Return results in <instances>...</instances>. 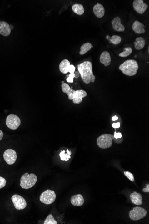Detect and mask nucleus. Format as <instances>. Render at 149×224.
<instances>
[{
    "mask_svg": "<svg viewBox=\"0 0 149 224\" xmlns=\"http://www.w3.org/2000/svg\"><path fill=\"white\" fill-rule=\"evenodd\" d=\"M67 154L65 153V151H62L60 152L59 154L60 159L62 161H69L70 158H71V152L69 151L68 149L67 150Z\"/></svg>",
    "mask_w": 149,
    "mask_h": 224,
    "instance_id": "obj_25",
    "label": "nucleus"
},
{
    "mask_svg": "<svg viewBox=\"0 0 149 224\" xmlns=\"http://www.w3.org/2000/svg\"><path fill=\"white\" fill-rule=\"evenodd\" d=\"M87 95V93L84 90H76L73 94V102L75 104H80L83 101V98Z\"/></svg>",
    "mask_w": 149,
    "mask_h": 224,
    "instance_id": "obj_11",
    "label": "nucleus"
},
{
    "mask_svg": "<svg viewBox=\"0 0 149 224\" xmlns=\"http://www.w3.org/2000/svg\"><path fill=\"white\" fill-rule=\"evenodd\" d=\"M93 48V46L90 43H86L82 45L81 47V51L80 52V55H83L90 50L91 48Z\"/></svg>",
    "mask_w": 149,
    "mask_h": 224,
    "instance_id": "obj_24",
    "label": "nucleus"
},
{
    "mask_svg": "<svg viewBox=\"0 0 149 224\" xmlns=\"http://www.w3.org/2000/svg\"><path fill=\"white\" fill-rule=\"evenodd\" d=\"M93 11L95 16L98 18H102L105 15V10L103 5L97 3L94 6Z\"/></svg>",
    "mask_w": 149,
    "mask_h": 224,
    "instance_id": "obj_15",
    "label": "nucleus"
},
{
    "mask_svg": "<svg viewBox=\"0 0 149 224\" xmlns=\"http://www.w3.org/2000/svg\"><path fill=\"white\" fill-rule=\"evenodd\" d=\"M14 207L17 210H22L27 207V204L26 200L22 196L18 195H14L11 198Z\"/></svg>",
    "mask_w": 149,
    "mask_h": 224,
    "instance_id": "obj_8",
    "label": "nucleus"
},
{
    "mask_svg": "<svg viewBox=\"0 0 149 224\" xmlns=\"http://www.w3.org/2000/svg\"><path fill=\"white\" fill-rule=\"evenodd\" d=\"M111 23L112 28L116 32H123L125 31V26L121 23V20L119 17L114 18Z\"/></svg>",
    "mask_w": 149,
    "mask_h": 224,
    "instance_id": "obj_12",
    "label": "nucleus"
},
{
    "mask_svg": "<svg viewBox=\"0 0 149 224\" xmlns=\"http://www.w3.org/2000/svg\"><path fill=\"white\" fill-rule=\"evenodd\" d=\"M100 62L104 64L105 66L107 67L110 65L111 64V58L110 54L108 52L105 51L101 54L100 57Z\"/></svg>",
    "mask_w": 149,
    "mask_h": 224,
    "instance_id": "obj_14",
    "label": "nucleus"
},
{
    "mask_svg": "<svg viewBox=\"0 0 149 224\" xmlns=\"http://www.w3.org/2000/svg\"><path fill=\"white\" fill-rule=\"evenodd\" d=\"M44 224H57V222L55 220L52 214H50L45 221Z\"/></svg>",
    "mask_w": 149,
    "mask_h": 224,
    "instance_id": "obj_27",
    "label": "nucleus"
},
{
    "mask_svg": "<svg viewBox=\"0 0 149 224\" xmlns=\"http://www.w3.org/2000/svg\"><path fill=\"white\" fill-rule=\"evenodd\" d=\"M75 78L76 79H78L80 76V73L77 71H75L74 72Z\"/></svg>",
    "mask_w": 149,
    "mask_h": 224,
    "instance_id": "obj_35",
    "label": "nucleus"
},
{
    "mask_svg": "<svg viewBox=\"0 0 149 224\" xmlns=\"http://www.w3.org/2000/svg\"><path fill=\"white\" fill-rule=\"evenodd\" d=\"M145 28V26L144 25L138 21H135L132 25V29L136 34H141L144 33L146 32Z\"/></svg>",
    "mask_w": 149,
    "mask_h": 224,
    "instance_id": "obj_16",
    "label": "nucleus"
},
{
    "mask_svg": "<svg viewBox=\"0 0 149 224\" xmlns=\"http://www.w3.org/2000/svg\"><path fill=\"white\" fill-rule=\"evenodd\" d=\"M130 198L131 201L134 205H142V197L140 193L134 191L133 193L131 194L130 196Z\"/></svg>",
    "mask_w": 149,
    "mask_h": 224,
    "instance_id": "obj_18",
    "label": "nucleus"
},
{
    "mask_svg": "<svg viewBox=\"0 0 149 224\" xmlns=\"http://www.w3.org/2000/svg\"><path fill=\"white\" fill-rule=\"evenodd\" d=\"M75 69H76V67L73 64H70L68 68V72L70 74L74 73Z\"/></svg>",
    "mask_w": 149,
    "mask_h": 224,
    "instance_id": "obj_30",
    "label": "nucleus"
},
{
    "mask_svg": "<svg viewBox=\"0 0 149 224\" xmlns=\"http://www.w3.org/2000/svg\"><path fill=\"white\" fill-rule=\"evenodd\" d=\"M70 65V62L67 59H64L60 62L59 64V70L63 74H67L68 72V68Z\"/></svg>",
    "mask_w": 149,
    "mask_h": 224,
    "instance_id": "obj_20",
    "label": "nucleus"
},
{
    "mask_svg": "<svg viewBox=\"0 0 149 224\" xmlns=\"http://www.w3.org/2000/svg\"><path fill=\"white\" fill-rule=\"evenodd\" d=\"M3 136H4V134H3L2 131V130H0V140L2 139Z\"/></svg>",
    "mask_w": 149,
    "mask_h": 224,
    "instance_id": "obj_36",
    "label": "nucleus"
},
{
    "mask_svg": "<svg viewBox=\"0 0 149 224\" xmlns=\"http://www.w3.org/2000/svg\"><path fill=\"white\" fill-rule=\"evenodd\" d=\"M61 88H62V92L67 94L68 99L70 100H72L73 94L75 92V90L71 88L68 84L65 83H62L61 85Z\"/></svg>",
    "mask_w": 149,
    "mask_h": 224,
    "instance_id": "obj_19",
    "label": "nucleus"
},
{
    "mask_svg": "<svg viewBox=\"0 0 149 224\" xmlns=\"http://www.w3.org/2000/svg\"><path fill=\"white\" fill-rule=\"evenodd\" d=\"M11 29L9 25L5 21H0V35L8 36L11 33Z\"/></svg>",
    "mask_w": 149,
    "mask_h": 224,
    "instance_id": "obj_13",
    "label": "nucleus"
},
{
    "mask_svg": "<svg viewBox=\"0 0 149 224\" xmlns=\"http://www.w3.org/2000/svg\"><path fill=\"white\" fill-rule=\"evenodd\" d=\"M66 80L67 82H69V83H73L74 81L73 78H72L71 77H67Z\"/></svg>",
    "mask_w": 149,
    "mask_h": 224,
    "instance_id": "obj_34",
    "label": "nucleus"
},
{
    "mask_svg": "<svg viewBox=\"0 0 149 224\" xmlns=\"http://www.w3.org/2000/svg\"><path fill=\"white\" fill-rule=\"evenodd\" d=\"M78 70L81 79L85 84L95 82L96 77L94 75L92 64L89 61H84L78 65Z\"/></svg>",
    "mask_w": 149,
    "mask_h": 224,
    "instance_id": "obj_1",
    "label": "nucleus"
},
{
    "mask_svg": "<svg viewBox=\"0 0 149 224\" xmlns=\"http://www.w3.org/2000/svg\"><path fill=\"white\" fill-rule=\"evenodd\" d=\"M138 68V63L134 60H126L119 67V69L122 71L124 74L130 77L135 75L137 74Z\"/></svg>",
    "mask_w": 149,
    "mask_h": 224,
    "instance_id": "obj_2",
    "label": "nucleus"
},
{
    "mask_svg": "<svg viewBox=\"0 0 149 224\" xmlns=\"http://www.w3.org/2000/svg\"><path fill=\"white\" fill-rule=\"evenodd\" d=\"M56 199V194L54 191L47 190L40 195L39 199L40 201L45 205H50L55 202Z\"/></svg>",
    "mask_w": 149,
    "mask_h": 224,
    "instance_id": "obj_5",
    "label": "nucleus"
},
{
    "mask_svg": "<svg viewBox=\"0 0 149 224\" xmlns=\"http://www.w3.org/2000/svg\"><path fill=\"white\" fill-rule=\"evenodd\" d=\"M124 173L125 176H126L127 177V178H128L129 180H131V181H132V182H134V178L133 174L130 172L128 171H125Z\"/></svg>",
    "mask_w": 149,
    "mask_h": 224,
    "instance_id": "obj_28",
    "label": "nucleus"
},
{
    "mask_svg": "<svg viewBox=\"0 0 149 224\" xmlns=\"http://www.w3.org/2000/svg\"><path fill=\"white\" fill-rule=\"evenodd\" d=\"M143 192H149V184H147L146 185V187L145 188H143Z\"/></svg>",
    "mask_w": 149,
    "mask_h": 224,
    "instance_id": "obj_33",
    "label": "nucleus"
},
{
    "mask_svg": "<svg viewBox=\"0 0 149 224\" xmlns=\"http://www.w3.org/2000/svg\"><path fill=\"white\" fill-rule=\"evenodd\" d=\"M37 178L35 174L26 173L22 176L20 180V186L23 189H28L34 186Z\"/></svg>",
    "mask_w": 149,
    "mask_h": 224,
    "instance_id": "obj_3",
    "label": "nucleus"
},
{
    "mask_svg": "<svg viewBox=\"0 0 149 224\" xmlns=\"http://www.w3.org/2000/svg\"><path fill=\"white\" fill-rule=\"evenodd\" d=\"M133 6L134 10L139 14L144 13L148 7V6L144 3L143 0H134Z\"/></svg>",
    "mask_w": 149,
    "mask_h": 224,
    "instance_id": "obj_10",
    "label": "nucleus"
},
{
    "mask_svg": "<svg viewBox=\"0 0 149 224\" xmlns=\"http://www.w3.org/2000/svg\"><path fill=\"white\" fill-rule=\"evenodd\" d=\"M9 27H10V29H11V30H12V29L13 28V26L9 25Z\"/></svg>",
    "mask_w": 149,
    "mask_h": 224,
    "instance_id": "obj_39",
    "label": "nucleus"
},
{
    "mask_svg": "<svg viewBox=\"0 0 149 224\" xmlns=\"http://www.w3.org/2000/svg\"><path fill=\"white\" fill-rule=\"evenodd\" d=\"M114 135L112 134H104L98 137L97 143L100 148L106 149L111 147L112 144V140Z\"/></svg>",
    "mask_w": 149,
    "mask_h": 224,
    "instance_id": "obj_4",
    "label": "nucleus"
},
{
    "mask_svg": "<svg viewBox=\"0 0 149 224\" xmlns=\"http://www.w3.org/2000/svg\"><path fill=\"white\" fill-rule=\"evenodd\" d=\"M134 47L137 50H140L143 49L145 45V40L142 37L136 38V41L134 42Z\"/></svg>",
    "mask_w": 149,
    "mask_h": 224,
    "instance_id": "obj_21",
    "label": "nucleus"
},
{
    "mask_svg": "<svg viewBox=\"0 0 149 224\" xmlns=\"http://www.w3.org/2000/svg\"><path fill=\"white\" fill-rule=\"evenodd\" d=\"M67 77H69V75H67Z\"/></svg>",
    "mask_w": 149,
    "mask_h": 224,
    "instance_id": "obj_41",
    "label": "nucleus"
},
{
    "mask_svg": "<svg viewBox=\"0 0 149 224\" xmlns=\"http://www.w3.org/2000/svg\"><path fill=\"white\" fill-rule=\"evenodd\" d=\"M84 198L81 194L73 196L71 199L72 205L75 206H81L84 204Z\"/></svg>",
    "mask_w": 149,
    "mask_h": 224,
    "instance_id": "obj_17",
    "label": "nucleus"
},
{
    "mask_svg": "<svg viewBox=\"0 0 149 224\" xmlns=\"http://www.w3.org/2000/svg\"><path fill=\"white\" fill-rule=\"evenodd\" d=\"M106 39L109 40L110 43H112L113 44H118L120 43L122 41V38L119 35H114L112 37H110L109 35L106 36Z\"/></svg>",
    "mask_w": 149,
    "mask_h": 224,
    "instance_id": "obj_23",
    "label": "nucleus"
},
{
    "mask_svg": "<svg viewBox=\"0 0 149 224\" xmlns=\"http://www.w3.org/2000/svg\"><path fill=\"white\" fill-rule=\"evenodd\" d=\"M69 77H71L72 78H75V74L74 73H72V74H70L69 75Z\"/></svg>",
    "mask_w": 149,
    "mask_h": 224,
    "instance_id": "obj_38",
    "label": "nucleus"
},
{
    "mask_svg": "<svg viewBox=\"0 0 149 224\" xmlns=\"http://www.w3.org/2000/svg\"><path fill=\"white\" fill-rule=\"evenodd\" d=\"M147 211L145 209L140 207H136L130 211L129 216L131 220L137 221L146 216Z\"/></svg>",
    "mask_w": 149,
    "mask_h": 224,
    "instance_id": "obj_6",
    "label": "nucleus"
},
{
    "mask_svg": "<svg viewBox=\"0 0 149 224\" xmlns=\"http://www.w3.org/2000/svg\"><path fill=\"white\" fill-rule=\"evenodd\" d=\"M133 50L130 47L125 48L123 52L119 54V56L122 57H126L130 56L132 53Z\"/></svg>",
    "mask_w": 149,
    "mask_h": 224,
    "instance_id": "obj_26",
    "label": "nucleus"
},
{
    "mask_svg": "<svg viewBox=\"0 0 149 224\" xmlns=\"http://www.w3.org/2000/svg\"><path fill=\"white\" fill-rule=\"evenodd\" d=\"M20 119L16 115L10 114L6 118V126L11 130H17L20 125Z\"/></svg>",
    "mask_w": 149,
    "mask_h": 224,
    "instance_id": "obj_7",
    "label": "nucleus"
},
{
    "mask_svg": "<svg viewBox=\"0 0 149 224\" xmlns=\"http://www.w3.org/2000/svg\"><path fill=\"white\" fill-rule=\"evenodd\" d=\"M135 57V58H136V57H137V56H135V57Z\"/></svg>",
    "mask_w": 149,
    "mask_h": 224,
    "instance_id": "obj_42",
    "label": "nucleus"
},
{
    "mask_svg": "<svg viewBox=\"0 0 149 224\" xmlns=\"http://www.w3.org/2000/svg\"><path fill=\"white\" fill-rule=\"evenodd\" d=\"M72 10L76 14L81 15L84 14V10L83 5L80 4H76L73 5Z\"/></svg>",
    "mask_w": 149,
    "mask_h": 224,
    "instance_id": "obj_22",
    "label": "nucleus"
},
{
    "mask_svg": "<svg viewBox=\"0 0 149 224\" xmlns=\"http://www.w3.org/2000/svg\"><path fill=\"white\" fill-rule=\"evenodd\" d=\"M64 83V82H63V81H62V83Z\"/></svg>",
    "mask_w": 149,
    "mask_h": 224,
    "instance_id": "obj_40",
    "label": "nucleus"
},
{
    "mask_svg": "<svg viewBox=\"0 0 149 224\" xmlns=\"http://www.w3.org/2000/svg\"><path fill=\"white\" fill-rule=\"evenodd\" d=\"M4 160L9 165H12L15 162L17 158L16 152L12 149H7L3 155Z\"/></svg>",
    "mask_w": 149,
    "mask_h": 224,
    "instance_id": "obj_9",
    "label": "nucleus"
},
{
    "mask_svg": "<svg viewBox=\"0 0 149 224\" xmlns=\"http://www.w3.org/2000/svg\"><path fill=\"white\" fill-rule=\"evenodd\" d=\"M122 134L121 133H117L116 132H114V137L115 139H119V138H121L122 137Z\"/></svg>",
    "mask_w": 149,
    "mask_h": 224,
    "instance_id": "obj_31",
    "label": "nucleus"
},
{
    "mask_svg": "<svg viewBox=\"0 0 149 224\" xmlns=\"http://www.w3.org/2000/svg\"><path fill=\"white\" fill-rule=\"evenodd\" d=\"M6 179L3 177L0 176V189L6 186Z\"/></svg>",
    "mask_w": 149,
    "mask_h": 224,
    "instance_id": "obj_29",
    "label": "nucleus"
},
{
    "mask_svg": "<svg viewBox=\"0 0 149 224\" xmlns=\"http://www.w3.org/2000/svg\"><path fill=\"white\" fill-rule=\"evenodd\" d=\"M112 127H113L114 129H116V128H119L120 127V123H117L112 124Z\"/></svg>",
    "mask_w": 149,
    "mask_h": 224,
    "instance_id": "obj_32",
    "label": "nucleus"
},
{
    "mask_svg": "<svg viewBox=\"0 0 149 224\" xmlns=\"http://www.w3.org/2000/svg\"><path fill=\"white\" fill-rule=\"evenodd\" d=\"M118 117H117V116H114L112 117V121H116L117 120H118Z\"/></svg>",
    "mask_w": 149,
    "mask_h": 224,
    "instance_id": "obj_37",
    "label": "nucleus"
}]
</instances>
